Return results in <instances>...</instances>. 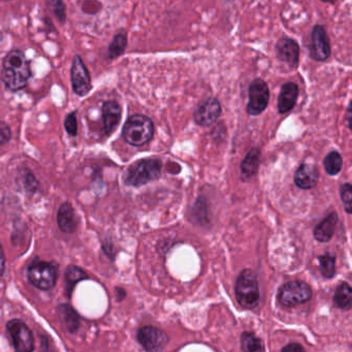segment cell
Masks as SVG:
<instances>
[{
  "label": "cell",
  "instance_id": "30",
  "mask_svg": "<svg viewBox=\"0 0 352 352\" xmlns=\"http://www.w3.org/2000/svg\"><path fill=\"white\" fill-rule=\"evenodd\" d=\"M11 139V129L5 123H0V145L9 142Z\"/></svg>",
  "mask_w": 352,
  "mask_h": 352
},
{
  "label": "cell",
  "instance_id": "27",
  "mask_svg": "<svg viewBox=\"0 0 352 352\" xmlns=\"http://www.w3.org/2000/svg\"><path fill=\"white\" fill-rule=\"evenodd\" d=\"M47 5L50 8L57 19L59 21L65 22V7L63 0H46Z\"/></svg>",
  "mask_w": 352,
  "mask_h": 352
},
{
  "label": "cell",
  "instance_id": "19",
  "mask_svg": "<svg viewBox=\"0 0 352 352\" xmlns=\"http://www.w3.org/2000/svg\"><path fill=\"white\" fill-rule=\"evenodd\" d=\"M333 302L338 308L342 310H349L351 308L352 290L351 286L348 283H342L338 286L333 296Z\"/></svg>",
  "mask_w": 352,
  "mask_h": 352
},
{
  "label": "cell",
  "instance_id": "2",
  "mask_svg": "<svg viewBox=\"0 0 352 352\" xmlns=\"http://www.w3.org/2000/svg\"><path fill=\"white\" fill-rule=\"evenodd\" d=\"M154 125L145 115H133L123 127V138L129 145L140 147L149 143L153 138Z\"/></svg>",
  "mask_w": 352,
  "mask_h": 352
},
{
  "label": "cell",
  "instance_id": "18",
  "mask_svg": "<svg viewBox=\"0 0 352 352\" xmlns=\"http://www.w3.org/2000/svg\"><path fill=\"white\" fill-rule=\"evenodd\" d=\"M338 224V214L333 212L315 228L314 236L321 243L329 242L333 238Z\"/></svg>",
  "mask_w": 352,
  "mask_h": 352
},
{
  "label": "cell",
  "instance_id": "24",
  "mask_svg": "<svg viewBox=\"0 0 352 352\" xmlns=\"http://www.w3.org/2000/svg\"><path fill=\"white\" fill-rule=\"evenodd\" d=\"M323 164H324V168L327 174L331 175V176H335V175L339 174L340 170H342L343 160H342V156L338 152L333 151L331 152L324 158Z\"/></svg>",
  "mask_w": 352,
  "mask_h": 352
},
{
  "label": "cell",
  "instance_id": "20",
  "mask_svg": "<svg viewBox=\"0 0 352 352\" xmlns=\"http://www.w3.org/2000/svg\"><path fill=\"white\" fill-rule=\"evenodd\" d=\"M259 157H261V154H259L258 149H252L247 154L246 157L243 160L242 166H241L244 178L249 179L256 174L259 166Z\"/></svg>",
  "mask_w": 352,
  "mask_h": 352
},
{
  "label": "cell",
  "instance_id": "10",
  "mask_svg": "<svg viewBox=\"0 0 352 352\" xmlns=\"http://www.w3.org/2000/svg\"><path fill=\"white\" fill-rule=\"evenodd\" d=\"M138 341L148 351H160L168 345V338L157 327H144L138 331Z\"/></svg>",
  "mask_w": 352,
  "mask_h": 352
},
{
  "label": "cell",
  "instance_id": "22",
  "mask_svg": "<svg viewBox=\"0 0 352 352\" xmlns=\"http://www.w3.org/2000/svg\"><path fill=\"white\" fill-rule=\"evenodd\" d=\"M241 347L243 351L254 352L263 351L265 350L263 348V342L255 337L254 333H244L241 338Z\"/></svg>",
  "mask_w": 352,
  "mask_h": 352
},
{
  "label": "cell",
  "instance_id": "6",
  "mask_svg": "<svg viewBox=\"0 0 352 352\" xmlns=\"http://www.w3.org/2000/svg\"><path fill=\"white\" fill-rule=\"evenodd\" d=\"M28 279L38 289L49 290L56 283L57 271L51 263L36 261L28 269Z\"/></svg>",
  "mask_w": 352,
  "mask_h": 352
},
{
  "label": "cell",
  "instance_id": "17",
  "mask_svg": "<svg viewBox=\"0 0 352 352\" xmlns=\"http://www.w3.org/2000/svg\"><path fill=\"white\" fill-rule=\"evenodd\" d=\"M57 222L59 228L67 234H73L78 226V220L76 218L75 210L69 203H65L59 208L57 214Z\"/></svg>",
  "mask_w": 352,
  "mask_h": 352
},
{
  "label": "cell",
  "instance_id": "21",
  "mask_svg": "<svg viewBox=\"0 0 352 352\" xmlns=\"http://www.w3.org/2000/svg\"><path fill=\"white\" fill-rule=\"evenodd\" d=\"M88 279V275L81 267L76 265H69L65 272V282H67V292L72 294V290L75 287L76 284L79 283L82 280Z\"/></svg>",
  "mask_w": 352,
  "mask_h": 352
},
{
  "label": "cell",
  "instance_id": "25",
  "mask_svg": "<svg viewBox=\"0 0 352 352\" xmlns=\"http://www.w3.org/2000/svg\"><path fill=\"white\" fill-rule=\"evenodd\" d=\"M319 265H320V272L323 277L331 279L336 274V258L333 255L327 253L321 255L318 258Z\"/></svg>",
  "mask_w": 352,
  "mask_h": 352
},
{
  "label": "cell",
  "instance_id": "13",
  "mask_svg": "<svg viewBox=\"0 0 352 352\" xmlns=\"http://www.w3.org/2000/svg\"><path fill=\"white\" fill-rule=\"evenodd\" d=\"M278 60L292 69H296L300 61V47L296 41L289 38H282L275 46Z\"/></svg>",
  "mask_w": 352,
  "mask_h": 352
},
{
  "label": "cell",
  "instance_id": "8",
  "mask_svg": "<svg viewBox=\"0 0 352 352\" xmlns=\"http://www.w3.org/2000/svg\"><path fill=\"white\" fill-rule=\"evenodd\" d=\"M8 331L17 351L30 352L34 349V337L30 327L19 319L8 322Z\"/></svg>",
  "mask_w": 352,
  "mask_h": 352
},
{
  "label": "cell",
  "instance_id": "3",
  "mask_svg": "<svg viewBox=\"0 0 352 352\" xmlns=\"http://www.w3.org/2000/svg\"><path fill=\"white\" fill-rule=\"evenodd\" d=\"M236 296L239 304L246 309H253L259 302V287L256 276L251 270H244L236 283Z\"/></svg>",
  "mask_w": 352,
  "mask_h": 352
},
{
  "label": "cell",
  "instance_id": "31",
  "mask_svg": "<svg viewBox=\"0 0 352 352\" xmlns=\"http://www.w3.org/2000/svg\"><path fill=\"white\" fill-rule=\"evenodd\" d=\"M282 351H304V348L300 345V344H289V345L285 346L282 348Z\"/></svg>",
  "mask_w": 352,
  "mask_h": 352
},
{
  "label": "cell",
  "instance_id": "1",
  "mask_svg": "<svg viewBox=\"0 0 352 352\" xmlns=\"http://www.w3.org/2000/svg\"><path fill=\"white\" fill-rule=\"evenodd\" d=\"M0 76L6 87L11 91H19L26 87L32 69L22 51L13 50L5 57Z\"/></svg>",
  "mask_w": 352,
  "mask_h": 352
},
{
  "label": "cell",
  "instance_id": "15",
  "mask_svg": "<svg viewBox=\"0 0 352 352\" xmlns=\"http://www.w3.org/2000/svg\"><path fill=\"white\" fill-rule=\"evenodd\" d=\"M120 104L114 100L106 102L102 106V122H104V131L107 135H110L118 126L121 120Z\"/></svg>",
  "mask_w": 352,
  "mask_h": 352
},
{
  "label": "cell",
  "instance_id": "12",
  "mask_svg": "<svg viewBox=\"0 0 352 352\" xmlns=\"http://www.w3.org/2000/svg\"><path fill=\"white\" fill-rule=\"evenodd\" d=\"M222 109L219 100L215 98H207L195 109V121L201 126H210L214 124L221 115Z\"/></svg>",
  "mask_w": 352,
  "mask_h": 352
},
{
  "label": "cell",
  "instance_id": "29",
  "mask_svg": "<svg viewBox=\"0 0 352 352\" xmlns=\"http://www.w3.org/2000/svg\"><path fill=\"white\" fill-rule=\"evenodd\" d=\"M65 129H67V133L72 137L77 135L78 133V122H77V115L75 112L71 113L67 115V119H65Z\"/></svg>",
  "mask_w": 352,
  "mask_h": 352
},
{
  "label": "cell",
  "instance_id": "23",
  "mask_svg": "<svg viewBox=\"0 0 352 352\" xmlns=\"http://www.w3.org/2000/svg\"><path fill=\"white\" fill-rule=\"evenodd\" d=\"M127 46V36L124 32L116 34L109 48V58L115 59L124 53Z\"/></svg>",
  "mask_w": 352,
  "mask_h": 352
},
{
  "label": "cell",
  "instance_id": "11",
  "mask_svg": "<svg viewBox=\"0 0 352 352\" xmlns=\"http://www.w3.org/2000/svg\"><path fill=\"white\" fill-rule=\"evenodd\" d=\"M331 56V44L327 30L322 25H315L311 34V57L316 61H325Z\"/></svg>",
  "mask_w": 352,
  "mask_h": 352
},
{
  "label": "cell",
  "instance_id": "9",
  "mask_svg": "<svg viewBox=\"0 0 352 352\" xmlns=\"http://www.w3.org/2000/svg\"><path fill=\"white\" fill-rule=\"evenodd\" d=\"M72 86L74 92L79 96L89 94L91 90V79L87 67L84 65L81 57L75 56L72 65L71 72Z\"/></svg>",
  "mask_w": 352,
  "mask_h": 352
},
{
  "label": "cell",
  "instance_id": "7",
  "mask_svg": "<svg viewBox=\"0 0 352 352\" xmlns=\"http://www.w3.org/2000/svg\"><path fill=\"white\" fill-rule=\"evenodd\" d=\"M270 100V89L263 80L255 79L249 87V102L247 113L250 116H258L267 109Z\"/></svg>",
  "mask_w": 352,
  "mask_h": 352
},
{
  "label": "cell",
  "instance_id": "28",
  "mask_svg": "<svg viewBox=\"0 0 352 352\" xmlns=\"http://www.w3.org/2000/svg\"><path fill=\"white\" fill-rule=\"evenodd\" d=\"M341 199L343 201L344 208L348 214L352 212V187L351 184L347 183L341 187Z\"/></svg>",
  "mask_w": 352,
  "mask_h": 352
},
{
  "label": "cell",
  "instance_id": "26",
  "mask_svg": "<svg viewBox=\"0 0 352 352\" xmlns=\"http://www.w3.org/2000/svg\"><path fill=\"white\" fill-rule=\"evenodd\" d=\"M61 307L63 308V310L61 311H63V318L67 322V327L71 331H76L79 327V316L71 307L67 306V305Z\"/></svg>",
  "mask_w": 352,
  "mask_h": 352
},
{
  "label": "cell",
  "instance_id": "16",
  "mask_svg": "<svg viewBox=\"0 0 352 352\" xmlns=\"http://www.w3.org/2000/svg\"><path fill=\"white\" fill-rule=\"evenodd\" d=\"M318 170L312 164H302L294 175L296 186L302 189L313 188L318 182Z\"/></svg>",
  "mask_w": 352,
  "mask_h": 352
},
{
  "label": "cell",
  "instance_id": "34",
  "mask_svg": "<svg viewBox=\"0 0 352 352\" xmlns=\"http://www.w3.org/2000/svg\"><path fill=\"white\" fill-rule=\"evenodd\" d=\"M321 1H322V3H333L335 0H321Z\"/></svg>",
  "mask_w": 352,
  "mask_h": 352
},
{
  "label": "cell",
  "instance_id": "5",
  "mask_svg": "<svg viewBox=\"0 0 352 352\" xmlns=\"http://www.w3.org/2000/svg\"><path fill=\"white\" fill-rule=\"evenodd\" d=\"M312 290L310 286L302 281H290L280 288L278 300L284 307H294L304 304L310 300Z\"/></svg>",
  "mask_w": 352,
  "mask_h": 352
},
{
  "label": "cell",
  "instance_id": "14",
  "mask_svg": "<svg viewBox=\"0 0 352 352\" xmlns=\"http://www.w3.org/2000/svg\"><path fill=\"white\" fill-rule=\"evenodd\" d=\"M298 86L294 82H287L282 86L277 102L280 114H286L294 109L298 100Z\"/></svg>",
  "mask_w": 352,
  "mask_h": 352
},
{
  "label": "cell",
  "instance_id": "32",
  "mask_svg": "<svg viewBox=\"0 0 352 352\" xmlns=\"http://www.w3.org/2000/svg\"><path fill=\"white\" fill-rule=\"evenodd\" d=\"M6 267V257L3 247L0 245V276L3 275Z\"/></svg>",
  "mask_w": 352,
  "mask_h": 352
},
{
  "label": "cell",
  "instance_id": "4",
  "mask_svg": "<svg viewBox=\"0 0 352 352\" xmlns=\"http://www.w3.org/2000/svg\"><path fill=\"white\" fill-rule=\"evenodd\" d=\"M160 170H162V164L160 160H142L129 168L125 176V183L129 186H142L151 181L157 180L160 176Z\"/></svg>",
  "mask_w": 352,
  "mask_h": 352
},
{
  "label": "cell",
  "instance_id": "33",
  "mask_svg": "<svg viewBox=\"0 0 352 352\" xmlns=\"http://www.w3.org/2000/svg\"><path fill=\"white\" fill-rule=\"evenodd\" d=\"M347 121H348V127L351 129V108H348L347 110Z\"/></svg>",
  "mask_w": 352,
  "mask_h": 352
}]
</instances>
